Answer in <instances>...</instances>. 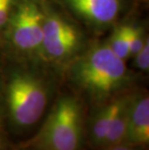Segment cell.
I'll return each mask as SVG.
<instances>
[{"mask_svg":"<svg viewBox=\"0 0 149 150\" xmlns=\"http://www.w3.org/2000/svg\"><path fill=\"white\" fill-rule=\"evenodd\" d=\"M65 72L73 86L96 106L124 93L134 81L126 61L106 41L90 42Z\"/></svg>","mask_w":149,"mask_h":150,"instance_id":"obj_1","label":"cell"},{"mask_svg":"<svg viewBox=\"0 0 149 150\" xmlns=\"http://www.w3.org/2000/svg\"><path fill=\"white\" fill-rule=\"evenodd\" d=\"M21 64L13 67L3 79L2 98L7 117L17 131L32 128L41 120L50 97V82L36 67Z\"/></svg>","mask_w":149,"mask_h":150,"instance_id":"obj_2","label":"cell"},{"mask_svg":"<svg viewBox=\"0 0 149 150\" xmlns=\"http://www.w3.org/2000/svg\"><path fill=\"white\" fill-rule=\"evenodd\" d=\"M43 9L42 63L65 71L91 41L82 25L56 0H43Z\"/></svg>","mask_w":149,"mask_h":150,"instance_id":"obj_3","label":"cell"},{"mask_svg":"<svg viewBox=\"0 0 149 150\" xmlns=\"http://www.w3.org/2000/svg\"><path fill=\"white\" fill-rule=\"evenodd\" d=\"M43 0H18L0 35L6 53L18 61L42 63Z\"/></svg>","mask_w":149,"mask_h":150,"instance_id":"obj_4","label":"cell"},{"mask_svg":"<svg viewBox=\"0 0 149 150\" xmlns=\"http://www.w3.org/2000/svg\"><path fill=\"white\" fill-rule=\"evenodd\" d=\"M83 142V110L76 95L58 97L47 119L29 142L31 150H81Z\"/></svg>","mask_w":149,"mask_h":150,"instance_id":"obj_5","label":"cell"},{"mask_svg":"<svg viewBox=\"0 0 149 150\" xmlns=\"http://www.w3.org/2000/svg\"><path fill=\"white\" fill-rule=\"evenodd\" d=\"M82 27L93 33L112 29L120 21L127 0H56Z\"/></svg>","mask_w":149,"mask_h":150,"instance_id":"obj_6","label":"cell"},{"mask_svg":"<svg viewBox=\"0 0 149 150\" xmlns=\"http://www.w3.org/2000/svg\"><path fill=\"white\" fill-rule=\"evenodd\" d=\"M149 143V98L146 91L131 94L123 144L145 147Z\"/></svg>","mask_w":149,"mask_h":150,"instance_id":"obj_7","label":"cell"},{"mask_svg":"<svg viewBox=\"0 0 149 150\" xmlns=\"http://www.w3.org/2000/svg\"><path fill=\"white\" fill-rule=\"evenodd\" d=\"M122 94L97 106V110L94 111L88 124V136L93 147L102 149Z\"/></svg>","mask_w":149,"mask_h":150,"instance_id":"obj_8","label":"cell"},{"mask_svg":"<svg viewBox=\"0 0 149 150\" xmlns=\"http://www.w3.org/2000/svg\"><path fill=\"white\" fill-rule=\"evenodd\" d=\"M133 27L134 23L132 22L119 21L112 28V33L106 40L107 47L112 50V52L126 62L130 58L129 47Z\"/></svg>","mask_w":149,"mask_h":150,"instance_id":"obj_9","label":"cell"},{"mask_svg":"<svg viewBox=\"0 0 149 150\" xmlns=\"http://www.w3.org/2000/svg\"><path fill=\"white\" fill-rule=\"evenodd\" d=\"M147 40L148 37L145 34L144 28L141 26V25L134 23L131 41H130V47H129L130 58H133L138 52V50L143 47V45Z\"/></svg>","mask_w":149,"mask_h":150,"instance_id":"obj_10","label":"cell"},{"mask_svg":"<svg viewBox=\"0 0 149 150\" xmlns=\"http://www.w3.org/2000/svg\"><path fill=\"white\" fill-rule=\"evenodd\" d=\"M136 68L141 72H148L149 70V39L145 42L143 47L138 50V52L133 57Z\"/></svg>","mask_w":149,"mask_h":150,"instance_id":"obj_11","label":"cell"},{"mask_svg":"<svg viewBox=\"0 0 149 150\" xmlns=\"http://www.w3.org/2000/svg\"><path fill=\"white\" fill-rule=\"evenodd\" d=\"M17 1L18 0H0V35L7 24Z\"/></svg>","mask_w":149,"mask_h":150,"instance_id":"obj_12","label":"cell"},{"mask_svg":"<svg viewBox=\"0 0 149 150\" xmlns=\"http://www.w3.org/2000/svg\"><path fill=\"white\" fill-rule=\"evenodd\" d=\"M101 150H141L139 147H136V146H131L127 144H118L114 146H110V147H107Z\"/></svg>","mask_w":149,"mask_h":150,"instance_id":"obj_13","label":"cell"},{"mask_svg":"<svg viewBox=\"0 0 149 150\" xmlns=\"http://www.w3.org/2000/svg\"><path fill=\"white\" fill-rule=\"evenodd\" d=\"M2 88H3V78L0 74V100L2 99Z\"/></svg>","mask_w":149,"mask_h":150,"instance_id":"obj_14","label":"cell"},{"mask_svg":"<svg viewBox=\"0 0 149 150\" xmlns=\"http://www.w3.org/2000/svg\"><path fill=\"white\" fill-rule=\"evenodd\" d=\"M2 145V138H1V136H0V146Z\"/></svg>","mask_w":149,"mask_h":150,"instance_id":"obj_15","label":"cell"}]
</instances>
